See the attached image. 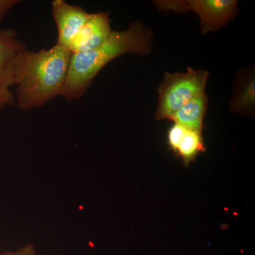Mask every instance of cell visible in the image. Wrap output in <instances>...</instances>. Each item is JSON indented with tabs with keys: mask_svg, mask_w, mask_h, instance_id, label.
Returning <instances> with one entry per match:
<instances>
[{
	"mask_svg": "<svg viewBox=\"0 0 255 255\" xmlns=\"http://www.w3.org/2000/svg\"><path fill=\"white\" fill-rule=\"evenodd\" d=\"M27 48L18 39L14 28H0V110L16 104L11 88L15 85V73L17 57Z\"/></svg>",
	"mask_w": 255,
	"mask_h": 255,
	"instance_id": "5",
	"label": "cell"
},
{
	"mask_svg": "<svg viewBox=\"0 0 255 255\" xmlns=\"http://www.w3.org/2000/svg\"><path fill=\"white\" fill-rule=\"evenodd\" d=\"M72 53L58 43L38 52L27 48L20 52L15 73V102L18 109L27 112L40 108L61 96Z\"/></svg>",
	"mask_w": 255,
	"mask_h": 255,
	"instance_id": "1",
	"label": "cell"
},
{
	"mask_svg": "<svg viewBox=\"0 0 255 255\" xmlns=\"http://www.w3.org/2000/svg\"><path fill=\"white\" fill-rule=\"evenodd\" d=\"M0 255H36V248L33 243H27L16 251H6Z\"/></svg>",
	"mask_w": 255,
	"mask_h": 255,
	"instance_id": "13",
	"label": "cell"
},
{
	"mask_svg": "<svg viewBox=\"0 0 255 255\" xmlns=\"http://www.w3.org/2000/svg\"><path fill=\"white\" fill-rule=\"evenodd\" d=\"M51 11L58 31L57 43L69 50L70 43L84 26L91 13L81 6L69 4L64 0H54Z\"/></svg>",
	"mask_w": 255,
	"mask_h": 255,
	"instance_id": "6",
	"label": "cell"
},
{
	"mask_svg": "<svg viewBox=\"0 0 255 255\" xmlns=\"http://www.w3.org/2000/svg\"><path fill=\"white\" fill-rule=\"evenodd\" d=\"M153 4L161 11L195 13L200 20L203 34L219 31L233 21L238 12L236 0H156Z\"/></svg>",
	"mask_w": 255,
	"mask_h": 255,
	"instance_id": "4",
	"label": "cell"
},
{
	"mask_svg": "<svg viewBox=\"0 0 255 255\" xmlns=\"http://www.w3.org/2000/svg\"><path fill=\"white\" fill-rule=\"evenodd\" d=\"M20 1L18 0H0V24L2 23L10 10L12 9Z\"/></svg>",
	"mask_w": 255,
	"mask_h": 255,
	"instance_id": "12",
	"label": "cell"
},
{
	"mask_svg": "<svg viewBox=\"0 0 255 255\" xmlns=\"http://www.w3.org/2000/svg\"><path fill=\"white\" fill-rule=\"evenodd\" d=\"M112 31L108 12L91 13L70 43L69 50L73 54L95 49L106 41Z\"/></svg>",
	"mask_w": 255,
	"mask_h": 255,
	"instance_id": "7",
	"label": "cell"
},
{
	"mask_svg": "<svg viewBox=\"0 0 255 255\" xmlns=\"http://www.w3.org/2000/svg\"><path fill=\"white\" fill-rule=\"evenodd\" d=\"M187 128L182 125L174 123L167 132V144L169 148L172 151H175L178 144L180 141L183 135L185 133Z\"/></svg>",
	"mask_w": 255,
	"mask_h": 255,
	"instance_id": "11",
	"label": "cell"
},
{
	"mask_svg": "<svg viewBox=\"0 0 255 255\" xmlns=\"http://www.w3.org/2000/svg\"><path fill=\"white\" fill-rule=\"evenodd\" d=\"M153 33L140 21L124 31H112L105 42L95 49L73 53L68 79L61 97L68 101L82 98L107 64L125 54L145 57L152 52Z\"/></svg>",
	"mask_w": 255,
	"mask_h": 255,
	"instance_id": "2",
	"label": "cell"
},
{
	"mask_svg": "<svg viewBox=\"0 0 255 255\" xmlns=\"http://www.w3.org/2000/svg\"><path fill=\"white\" fill-rule=\"evenodd\" d=\"M209 75L206 70L191 68H188L186 72H166L158 87L159 98L155 119L169 120L187 102L205 93Z\"/></svg>",
	"mask_w": 255,
	"mask_h": 255,
	"instance_id": "3",
	"label": "cell"
},
{
	"mask_svg": "<svg viewBox=\"0 0 255 255\" xmlns=\"http://www.w3.org/2000/svg\"><path fill=\"white\" fill-rule=\"evenodd\" d=\"M205 150L202 133L187 129L174 152L188 167L199 153Z\"/></svg>",
	"mask_w": 255,
	"mask_h": 255,
	"instance_id": "10",
	"label": "cell"
},
{
	"mask_svg": "<svg viewBox=\"0 0 255 255\" xmlns=\"http://www.w3.org/2000/svg\"><path fill=\"white\" fill-rule=\"evenodd\" d=\"M209 105L206 93L201 94L181 107L169 119L186 128L202 133L203 123Z\"/></svg>",
	"mask_w": 255,
	"mask_h": 255,
	"instance_id": "8",
	"label": "cell"
},
{
	"mask_svg": "<svg viewBox=\"0 0 255 255\" xmlns=\"http://www.w3.org/2000/svg\"><path fill=\"white\" fill-rule=\"evenodd\" d=\"M236 93L231 100L229 109L235 114H253L255 107V78L254 72L242 76Z\"/></svg>",
	"mask_w": 255,
	"mask_h": 255,
	"instance_id": "9",
	"label": "cell"
}]
</instances>
